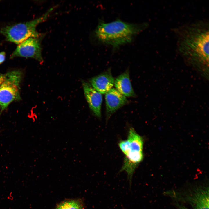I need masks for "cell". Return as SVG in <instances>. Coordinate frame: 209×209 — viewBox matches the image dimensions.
Listing matches in <instances>:
<instances>
[{"instance_id":"cell-16","label":"cell","mask_w":209,"mask_h":209,"mask_svg":"<svg viewBox=\"0 0 209 209\" xmlns=\"http://www.w3.org/2000/svg\"><path fill=\"white\" fill-rule=\"evenodd\" d=\"M1 133V131L0 130V133Z\"/></svg>"},{"instance_id":"cell-14","label":"cell","mask_w":209,"mask_h":209,"mask_svg":"<svg viewBox=\"0 0 209 209\" xmlns=\"http://www.w3.org/2000/svg\"><path fill=\"white\" fill-rule=\"evenodd\" d=\"M5 78V74L0 73V86L3 81Z\"/></svg>"},{"instance_id":"cell-13","label":"cell","mask_w":209,"mask_h":209,"mask_svg":"<svg viewBox=\"0 0 209 209\" xmlns=\"http://www.w3.org/2000/svg\"><path fill=\"white\" fill-rule=\"evenodd\" d=\"M5 53L4 52H0V64L5 60Z\"/></svg>"},{"instance_id":"cell-12","label":"cell","mask_w":209,"mask_h":209,"mask_svg":"<svg viewBox=\"0 0 209 209\" xmlns=\"http://www.w3.org/2000/svg\"><path fill=\"white\" fill-rule=\"evenodd\" d=\"M56 209H82V206L79 201L71 200L61 203L58 206Z\"/></svg>"},{"instance_id":"cell-9","label":"cell","mask_w":209,"mask_h":209,"mask_svg":"<svg viewBox=\"0 0 209 209\" xmlns=\"http://www.w3.org/2000/svg\"><path fill=\"white\" fill-rule=\"evenodd\" d=\"M106 114L109 118L118 110L128 102L126 97L115 88H112L105 94Z\"/></svg>"},{"instance_id":"cell-1","label":"cell","mask_w":209,"mask_h":209,"mask_svg":"<svg viewBox=\"0 0 209 209\" xmlns=\"http://www.w3.org/2000/svg\"><path fill=\"white\" fill-rule=\"evenodd\" d=\"M178 33L179 53L190 60L208 64V23L203 21L195 22L181 28Z\"/></svg>"},{"instance_id":"cell-11","label":"cell","mask_w":209,"mask_h":209,"mask_svg":"<svg viewBox=\"0 0 209 209\" xmlns=\"http://www.w3.org/2000/svg\"><path fill=\"white\" fill-rule=\"evenodd\" d=\"M114 85L118 91L126 97H134L136 96L131 84L128 69L115 80Z\"/></svg>"},{"instance_id":"cell-2","label":"cell","mask_w":209,"mask_h":209,"mask_svg":"<svg viewBox=\"0 0 209 209\" xmlns=\"http://www.w3.org/2000/svg\"><path fill=\"white\" fill-rule=\"evenodd\" d=\"M146 23L135 24L117 19L109 23L100 22L95 31L98 41L116 48L130 42L136 35L145 28Z\"/></svg>"},{"instance_id":"cell-5","label":"cell","mask_w":209,"mask_h":209,"mask_svg":"<svg viewBox=\"0 0 209 209\" xmlns=\"http://www.w3.org/2000/svg\"><path fill=\"white\" fill-rule=\"evenodd\" d=\"M22 78L21 72L13 71L5 74L4 80L0 86V110H5L15 100H19V86Z\"/></svg>"},{"instance_id":"cell-7","label":"cell","mask_w":209,"mask_h":209,"mask_svg":"<svg viewBox=\"0 0 209 209\" xmlns=\"http://www.w3.org/2000/svg\"><path fill=\"white\" fill-rule=\"evenodd\" d=\"M39 37L30 38L19 44L10 55V58H31L42 62L43 60Z\"/></svg>"},{"instance_id":"cell-4","label":"cell","mask_w":209,"mask_h":209,"mask_svg":"<svg viewBox=\"0 0 209 209\" xmlns=\"http://www.w3.org/2000/svg\"><path fill=\"white\" fill-rule=\"evenodd\" d=\"M53 10V8H51L41 17L32 21L5 27L1 29L0 32L7 41L18 45L29 38L39 37L40 34L37 31L36 27L46 20Z\"/></svg>"},{"instance_id":"cell-6","label":"cell","mask_w":209,"mask_h":209,"mask_svg":"<svg viewBox=\"0 0 209 209\" xmlns=\"http://www.w3.org/2000/svg\"><path fill=\"white\" fill-rule=\"evenodd\" d=\"M209 191L208 186H199L185 192L172 191L166 193L179 201L188 203L193 209H209Z\"/></svg>"},{"instance_id":"cell-3","label":"cell","mask_w":209,"mask_h":209,"mask_svg":"<svg viewBox=\"0 0 209 209\" xmlns=\"http://www.w3.org/2000/svg\"><path fill=\"white\" fill-rule=\"evenodd\" d=\"M143 145L142 138L132 128L129 130L127 139L118 143L119 147L125 156L120 171L127 173L130 184L135 170L143 159Z\"/></svg>"},{"instance_id":"cell-10","label":"cell","mask_w":209,"mask_h":209,"mask_svg":"<svg viewBox=\"0 0 209 209\" xmlns=\"http://www.w3.org/2000/svg\"><path fill=\"white\" fill-rule=\"evenodd\" d=\"M115 79L110 70L92 77L89 80L90 84L97 91L105 94L114 85Z\"/></svg>"},{"instance_id":"cell-8","label":"cell","mask_w":209,"mask_h":209,"mask_svg":"<svg viewBox=\"0 0 209 209\" xmlns=\"http://www.w3.org/2000/svg\"><path fill=\"white\" fill-rule=\"evenodd\" d=\"M84 94L90 109L95 116H101L102 94L96 90L87 82H82Z\"/></svg>"},{"instance_id":"cell-15","label":"cell","mask_w":209,"mask_h":209,"mask_svg":"<svg viewBox=\"0 0 209 209\" xmlns=\"http://www.w3.org/2000/svg\"><path fill=\"white\" fill-rule=\"evenodd\" d=\"M177 207L179 209H189L183 205L177 204Z\"/></svg>"}]
</instances>
